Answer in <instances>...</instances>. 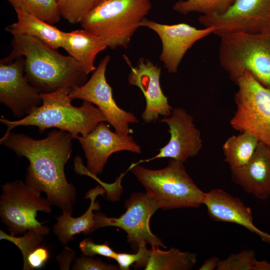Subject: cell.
Segmentation results:
<instances>
[{
  "label": "cell",
  "instance_id": "ba28073f",
  "mask_svg": "<svg viewBox=\"0 0 270 270\" xmlns=\"http://www.w3.org/2000/svg\"><path fill=\"white\" fill-rule=\"evenodd\" d=\"M236 84V110L230 120L232 127L248 132L270 148V89L246 71Z\"/></svg>",
  "mask_w": 270,
  "mask_h": 270
},
{
  "label": "cell",
  "instance_id": "6da1fadb",
  "mask_svg": "<svg viewBox=\"0 0 270 270\" xmlns=\"http://www.w3.org/2000/svg\"><path fill=\"white\" fill-rule=\"evenodd\" d=\"M72 139L70 133L58 129L40 140L11 132L0 140V144L28 160L25 182L44 192L52 206L71 213L76 192L74 185L68 182L64 169L72 152Z\"/></svg>",
  "mask_w": 270,
  "mask_h": 270
},
{
  "label": "cell",
  "instance_id": "7c38bea8",
  "mask_svg": "<svg viewBox=\"0 0 270 270\" xmlns=\"http://www.w3.org/2000/svg\"><path fill=\"white\" fill-rule=\"evenodd\" d=\"M84 150L87 161V168L82 163L75 170L78 174L92 177L101 174L109 156L113 153L128 150L140 154V146L130 135L112 132L104 122H100L86 136L76 137Z\"/></svg>",
  "mask_w": 270,
  "mask_h": 270
},
{
  "label": "cell",
  "instance_id": "d6a6232c",
  "mask_svg": "<svg viewBox=\"0 0 270 270\" xmlns=\"http://www.w3.org/2000/svg\"><path fill=\"white\" fill-rule=\"evenodd\" d=\"M75 252L72 248L65 247L62 252L56 256L61 270H69L70 264L76 260Z\"/></svg>",
  "mask_w": 270,
  "mask_h": 270
},
{
  "label": "cell",
  "instance_id": "9a60e30c",
  "mask_svg": "<svg viewBox=\"0 0 270 270\" xmlns=\"http://www.w3.org/2000/svg\"><path fill=\"white\" fill-rule=\"evenodd\" d=\"M124 58L130 68L128 84L138 87L145 97L146 106L142 115L143 120L150 123L158 120L160 116L166 117L170 115L173 108L160 87L161 68L144 58H141L134 67L127 56L124 55Z\"/></svg>",
  "mask_w": 270,
  "mask_h": 270
},
{
  "label": "cell",
  "instance_id": "277c9868",
  "mask_svg": "<svg viewBox=\"0 0 270 270\" xmlns=\"http://www.w3.org/2000/svg\"><path fill=\"white\" fill-rule=\"evenodd\" d=\"M152 7L151 0H102L80 24L100 36L111 50L127 48Z\"/></svg>",
  "mask_w": 270,
  "mask_h": 270
},
{
  "label": "cell",
  "instance_id": "8fae6325",
  "mask_svg": "<svg viewBox=\"0 0 270 270\" xmlns=\"http://www.w3.org/2000/svg\"><path fill=\"white\" fill-rule=\"evenodd\" d=\"M110 60L108 55L100 61L90 78L84 84L72 88L69 96L94 104L100 110L108 122L118 134L128 135L130 123H138V120L132 112L120 108L116 104L112 87L106 81V72Z\"/></svg>",
  "mask_w": 270,
  "mask_h": 270
},
{
  "label": "cell",
  "instance_id": "ac0fdd59",
  "mask_svg": "<svg viewBox=\"0 0 270 270\" xmlns=\"http://www.w3.org/2000/svg\"><path fill=\"white\" fill-rule=\"evenodd\" d=\"M232 180L258 199L270 197V148L258 142L244 166L230 170Z\"/></svg>",
  "mask_w": 270,
  "mask_h": 270
},
{
  "label": "cell",
  "instance_id": "30bf717a",
  "mask_svg": "<svg viewBox=\"0 0 270 270\" xmlns=\"http://www.w3.org/2000/svg\"><path fill=\"white\" fill-rule=\"evenodd\" d=\"M198 22L220 37L235 32L270 34V0H236L222 14L201 15Z\"/></svg>",
  "mask_w": 270,
  "mask_h": 270
},
{
  "label": "cell",
  "instance_id": "9c48e42d",
  "mask_svg": "<svg viewBox=\"0 0 270 270\" xmlns=\"http://www.w3.org/2000/svg\"><path fill=\"white\" fill-rule=\"evenodd\" d=\"M124 206L126 212L118 218L95 214L96 230L106 226L123 230L127 234L128 242L136 251L148 244L152 248H166L150 226L151 217L160 208L156 200L146 192H134L125 201Z\"/></svg>",
  "mask_w": 270,
  "mask_h": 270
},
{
  "label": "cell",
  "instance_id": "2e32d148",
  "mask_svg": "<svg viewBox=\"0 0 270 270\" xmlns=\"http://www.w3.org/2000/svg\"><path fill=\"white\" fill-rule=\"evenodd\" d=\"M161 122L169 126L170 139L168 142L160 149L156 156L136 162L168 158L184 162L189 158L198 155L202 148V140L200 131L196 128L192 116L180 108L172 110L170 117H166Z\"/></svg>",
  "mask_w": 270,
  "mask_h": 270
},
{
  "label": "cell",
  "instance_id": "4316f807",
  "mask_svg": "<svg viewBox=\"0 0 270 270\" xmlns=\"http://www.w3.org/2000/svg\"><path fill=\"white\" fill-rule=\"evenodd\" d=\"M102 0H60L58 2L62 18L72 24L80 23L83 18Z\"/></svg>",
  "mask_w": 270,
  "mask_h": 270
},
{
  "label": "cell",
  "instance_id": "ffe728a7",
  "mask_svg": "<svg viewBox=\"0 0 270 270\" xmlns=\"http://www.w3.org/2000/svg\"><path fill=\"white\" fill-rule=\"evenodd\" d=\"M62 48L78 62L88 75L96 68L94 60L97 54L108 46L100 36L82 28L64 32Z\"/></svg>",
  "mask_w": 270,
  "mask_h": 270
},
{
  "label": "cell",
  "instance_id": "3957f363",
  "mask_svg": "<svg viewBox=\"0 0 270 270\" xmlns=\"http://www.w3.org/2000/svg\"><path fill=\"white\" fill-rule=\"evenodd\" d=\"M64 86L50 93H40L42 104L29 115L17 120L2 117L0 122L7 126L5 134L19 126H34L40 132L50 128H57L70 133L74 139L80 134L86 136L98 123L106 119L97 107L83 101L80 107L73 106L69 94L72 89Z\"/></svg>",
  "mask_w": 270,
  "mask_h": 270
},
{
  "label": "cell",
  "instance_id": "603a6c76",
  "mask_svg": "<svg viewBox=\"0 0 270 270\" xmlns=\"http://www.w3.org/2000/svg\"><path fill=\"white\" fill-rule=\"evenodd\" d=\"M258 141L252 134L246 132L228 138L222 145L224 161L230 170L246 164L252 156Z\"/></svg>",
  "mask_w": 270,
  "mask_h": 270
},
{
  "label": "cell",
  "instance_id": "52a82bcc",
  "mask_svg": "<svg viewBox=\"0 0 270 270\" xmlns=\"http://www.w3.org/2000/svg\"><path fill=\"white\" fill-rule=\"evenodd\" d=\"M0 216L10 234L16 236L32 230L46 236L49 228L36 218L39 211L50 214L52 205L41 192L22 180L1 186Z\"/></svg>",
  "mask_w": 270,
  "mask_h": 270
},
{
  "label": "cell",
  "instance_id": "836d02e7",
  "mask_svg": "<svg viewBox=\"0 0 270 270\" xmlns=\"http://www.w3.org/2000/svg\"><path fill=\"white\" fill-rule=\"evenodd\" d=\"M220 260L214 256L207 259L202 266L198 268L199 270H213L216 268Z\"/></svg>",
  "mask_w": 270,
  "mask_h": 270
},
{
  "label": "cell",
  "instance_id": "5bb4252c",
  "mask_svg": "<svg viewBox=\"0 0 270 270\" xmlns=\"http://www.w3.org/2000/svg\"><path fill=\"white\" fill-rule=\"evenodd\" d=\"M154 31L162 43L160 60L169 73H176L188 50L198 40L213 34L212 26L198 29L186 23L165 24L145 18L140 24Z\"/></svg>",
  "mask_w": 270,
  "mask_h": 270
},
{
  "label": "cell",
  "instance_id": "8992f818",
  "mask_svg": "<svg viewBox=\"0 0 270 270\" xmlns=\"http://www.w3.org/2000/svg\"><path fill=\"white\" fill-rule=\"evenodd\" d=\"M220 38L218 61L230 80L236 84L248 71L270 89V34L235 32Z\"/></svg>",
  "mask_w": 270,
  "mask_h": 270
},
{
  "label": "cell",
  "instance_id": "44dd1931",
  "mask_svg": "<svg viewBox=\"0 0 270 270\" xmlns=\"http://www.w3.org/2000/svg\"><path fill=\"white\" fill-rule=\"evenodd\" d=\"M15 11L17 21L6 26V31L12 36L22 34L36 38L55 50L62 47L64 32L24 10Z\"/></svg>",
  "mask_w": 270,
  "mask_h": 270
},
{
  "label": "cell",
  "instance_id": "83f0119b",
  "mask_svg": "<svg viewBox=\"0 0 270 270\" xmlns=\"http://www.w3.org/2000/svg\"><path fill=\"white\" fill-rule=\"evenodd\" d=\"M44 236L32 230L26 231L22 236L8 234L0 230V240H6L14 244L21 252L23 262L36 248L41 245Z\"/></svg>",
  "mask_w": 270,
  "mask_h": 270
},
{
  "label": "cell",
  "instance_id": "cb8c5ba5",
  "mask_svg": "<svg viewBox=\"0 0 270 270\" xmlns=\"http://www.w3.org/2000/svg\"><path fill=\"white\" fill-rule=\"evenodd\" d=\"M14 8L24 10L54 25L58 22L60 16L56 0H6Z\"/></svg>",
  "mask_w": 270,
  "mask_h": 270
},
{
  "label": "cell",
  "instance_id": "4fadbf2b",
  "mask_svg": "<svg viewBox=\"0 0 270 270\" xmlns=\"http://www.w3.org/2000/svg\"><path fill=\"white\" fill-rule=\"evenodd\" d=\"M24 63V57L0 62V102L18 118L29 115L42 104L40 92L25 76Z\"/></svg>",
  "mask_w": 270,
  "mask_h": 270
},
{
  "label": "cell",
  "instance_id": "f546056e",
  "mask_svg": "<svg viewBox=\"0 0 270 270\" xmlns=\"http://www.w3.org/2000/svg\"><path fill=\"white\" fill-rule=\"evenodd\" d=\"M79 248L84 256L94 257L96 255L114 260L116 252L106 242L104 244L94 242L90 238L84 239L79 244Z\"/></svg>",
  "mask_w": 270,
  "mask_h": 270
},
{
  "label": "cell",
  "instance_id": "d6986e66",
  "mask_svg": "<svg viewBox=\"0 0 270 270\" xmlns=\"http://www.w3.org/2000/svg\"><path fill=\"white\" fill-rule=\"evenodd\" d=\"M106 193L105 190L101 185L89 190L85 198L90 200L87 210L78 218L72 216V213L62 212V214L56 218L57 222L54 224L53 232L62 244H66L74 239V236L79 234H88L96 230V220L94 210L100 208L98 202H96L98 196Z\"/></svg>",
  "mask_w": 270,
  "mask_h": 270
},
{
  "label": "cell",
  "instance_id": "7a4b0ae2",
  "mask_svg": "<svg viewBox=\"0 0 270 270\" xmlns=\"http://www.w3.org/2000/svg\"><path fill=\"white\" fill-rule=\"evenodd\" d=\"M12 50L0 61L7 63L18 57L25 60L24 74L40 93H50L68 85L84 84L88 75L70 56H64L40 41L27 35H13Z\"/></svg>",
  "mask_w": 270,
  "mask_h": 270
},
{
  "label": "cell",
  "instance_id": "e575fe53",
  "mask_svg": "<svg viewBox=\"0 0 270 270\" xmlns=\"http://www.w3.org/2000/svg\"><path fill=\"white\" fill-rule=\"evenodd\" d=\"M58 2L60 0H56Z\"/></svg>",
  "mask_w": 270,
  "mask_h": 270
},
{
  "label": "cell",
  "instance_id": "4dcf8cb0",
  "mask_svg": "<svg viewBox=\"0 0 270 270\" xmlns=\"http://www.w3.org/2000/svg\"><path fill=\"white\" fill-rule=\"evenodd\" d=\"M50 257L48 249L40 245L36 248L23 262L24 270H34L42 268Z\"/></svg>",
  "mask_w": 270,
  "mask_h": 270
},
{
  "label": "cell",
  "instance_id": "484cf974",
  "mask_svg": "<svg viewBox=\"0 0 270 270\" xmlns=\"http://www.w3.org/2000/svg\"><path fill=\"white\" fill-rule=\"evenodd\" d=\"M216 270H270V262L258 261L255 252L244 250L230 255L226 259L220 260Z\"/></svg>",
  "mask_w": 270,
  "mask_h": 270
},
{
  "label": "cell",
  "instance_id": "5b68a950",
  "mask_svg": "<svg viewBox=\"0 0 270 270\" xmlns=\"http://www.w3.org/2000/svg\"><path fill=\"white\" fill-rule=\"evenodd\" d=\"M128 170L157 201L160 208H198L202 204L206 192L196 184L179 160L170 158L168 166L160 170L148 169L135 163Z\"/></svg>",
  "mask_w": 270,
  "mask_h": 270
},
{
  "label": "cell",
  "instance_id": "7402d4cb",
  "mask_svg": "<svg viewBox=\"0 0 270 270\" xmlns=\"http://www.w3.org/2000/svg\"><path fill=\"white\" fill-rule=\"evenodd\" d=\"M196 262V255L172 248L167 251L152 247L144 268L146 270H190Z\"/></svg>",
  "mask_w": 270,
  "mask_h": 270
},
{
  "label": "cell",
  "instance_id": "e0dca14e",
  "mask_svg": "<svg viewBox=\"0 0 270 270\" xmlns=\"http://www.w3.org/2000/svg\"><path fill=\"white\" fill-rule=\"evenodd\" d=\"M202 204L206 206L208 214L213 220L241 226L270 244V234L261 231L254 225L250 208L240 198L222 189L216 188L206 193Z\"/></svg>",
  "mask_w": 270,
  "mask_h": 270
},
{
  "label": "cell",
  "instance_id": "f1b7e54d",
  "mask_svg": "<svg viewBox=\"0 0 270 270\" xmlns=\"http://www.w3.org/2000/svg\"><path fill=\"white\" fill-rule=\"evenodd\" d=\"M150 249L146 246L140 248L134 254L116 253L114 260L120 270H129L130 266L135 268H144L150 256Z\"/></svg>",
  "mask_w": 270,
  "mask_h": 270
},
{
  "label": "cell",
  "instance_id": "d4e9b609",
  "mask_svg": "<svg viewBox=\"0 0 270 270\" xmlns=\"http://www.w3.org/2000/svg\"><path fill=\"white\" fill-rule=\"evenodd\" d=\"M236 0H178L173 5L175 12L186 15L198 12L202 15L220 14L226 12Z\"/></svg>",
  "mask_w": 270,
  "mask_h": 270
},
{
  "label": "cell",
  "instance_id": "1f68e13d",
  "mask_svg": "<svg viewBox=\"0 0 270 270\" xmlns=\"http://www.w3.org/2000/svg\"><path fill=\"white\" fill-rule=\"evenodd\" d=\"M72 269L74 270H116L119 269V266L118 265L102 262L100 258L94 260L84 255L76 259Z\"/></svg>",
  "mask_w": 270,
  "mask_h": 270
}]
</instances>
